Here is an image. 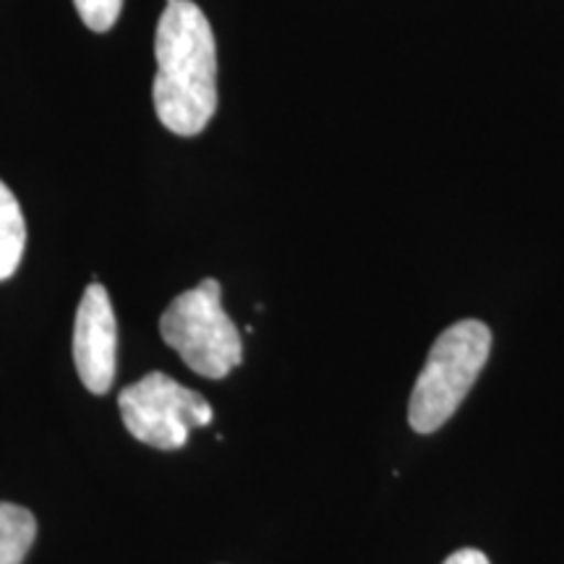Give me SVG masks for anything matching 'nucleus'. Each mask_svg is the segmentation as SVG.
Returning a JSON list of instances; mask_svg holds the SVG:
<instances>
[{
    "mask_svg": "<svg viewBox=\"0 0 564 564\" xmlns=\"http://www.w3.org/2000/svg\"><path fill=\"white\" fill-rule=\"evenodd\" d=\"M76 13L91 32H110L123 11V0H74Z\"/></svg>",
    "mask_w": 564,
    "mask_h": 564,
    "instance_id": "obj_8",
    "label": "nucleus"
},
{
    "mask_svg": "<svg viewBox=\"0 0 564 564\" xmlns=\"http://www.w3.org/2000/svg\"><path fill=\"white\" fill-rule=\"evenodd\" d=\"M152 100L160 123L178 137H196L217 112V42L194 0L165 6L154 32Z\"/></svg>",
    "mask_w": 564,
    "mask_h": 564,
    "instance_id": "obj_1",
    "label": "nucleus"
},
{
    "mask_svg": "<svg viewBox=\"0 0 564 564\" xmlns=\"http://www.w3.org/2000/svg\"><path fill=\"white\" fill-rule=\"evenodd\" d=\"M74 364L91 394L110 392L118 364V324L110 295L100 282H91L76 308Z\"/></svg>",
    "mask_w": 564,
    "mask_h": 564,
    "instance_id": "obj_5",
    "label": "nucleus"
},
{
    "mask_svg": "<svg viewBox=\"0 0 564 564\" xmlns=\"http://www.w3.org/2000/svg\"><path fill=\"white\" fill-rule=\"evenodd\" d=\"M37 539V520L26 507L0 502V564H21Z\"/></svg>",
    "mask_w": 564,
    "mask_h": 564,
    "instance_id": "obj_7",
    "label": "nucleus"
},
{
    "mask_svg": "<svg viewBox=\"0 0 564 564\" xmlns=\"http://www.w3.org/2000/svg\"><path fill=\"white\" fill-rule=\"evenodd\" d=\"M123 426L141 444L154 449H181L188 434L212 423V405L196 390H188L173 377L152 371L126 387L118 398Z\"/></svg>",
    "mask_w": 564,
    "mask_h": 564,
    "instance_id": "obj_4",
    "label": "nucleus"
},
{
    "mask_svg": "<svg viewBox=\"0 0 564 564\" xmlns=\"http://www.w3.org/2000/svg\"><path fill=\"white\" fill-rule=\"evenodd\" d=\"M26 223L21 204L9 186L0 181V282L13 278L24 259Z\"/></svg>",
    "mask_w": 564,
    "mask_h": 564,
    "instance_id": "obj_6",
    "label": "nucleus"
},
{
    "mask_svg": "<svg viewBox=\"0 0 564 564\" xmlns=\"http://www.w3.org/2000/svg\"><path fill=\"white\" fill-rule=\"evenodd\" d=\"M160 337L199 377L225 379L243 361L241 333L223 308V285L215 278L175 295L160 316Z\"/></svg>",
    "mask_w": 564,
    "mask_h": 564,
    "instance_id": "obj_3",
    "label": "nucleus"
},
{
    "mask_svg": "<svg viewBox=\"0 0 564 564\" xmlns=\"http://www.w3.org/2000/svg\"><path fill=\"white\" fill-rule=\"evenodd\" d=\"M491 352V329L478 319H463L436 337L415 379L408 421L415 434H434L457 413L481 377Z\"/></svg>",
    "mask_w": 564,
    "mask_h": 564,
    "instance_id": "obj_2",
    "label": "nucleus"
},
{
    "mask_svg": "<svg viewBox=\"0 0 564 564\" xmlns=\"http://www.w3.org/2000/svg\"><path fill=\"white\" fill-rule=\"evenodd\" d=\"M444 564H489V556L478 552V549H460V552L447 556Z\"/></svg>",
    "mask_w": 564,
    "mask_h": 564,
    "instance_id": "obj_9",
    "label": "nucleus"
}]
</instances>
